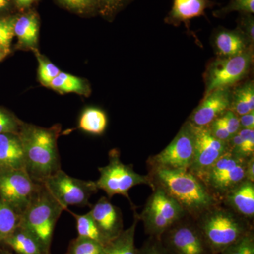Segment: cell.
<instances>
[{
    "label": "cell",
    "mask_w": 254,
    "mask_h": 254,
    "mask_svg": "<svg viewBox=\"0 0 254 254\" xmlns=\"http://www.w3.org/2000/svg\"><path fill=\"white\" fill-rule=\"evenodd\" d=\"M148 175L153 185L152 190L157 187L163 190L194 220L205 210L221 203L190 171L149 169Z\"/></svg>",
    "instance_id": "1"
},
{
    "label": "cell",
    "mask_w": 254,
    "mask_h": 254,
    "mask_svg": "<svg viewBox=\"0 0 254 254\" xmlns=\"http://www.w3.org/2000/svg\"><path fill=\"white\" fill-rule=\"evenodd\" d=\"M60 128L23 123L18 136L24 154L25 170L35 183L43 184L61 170L58 148Z\"/></svg>",
    "instance_id": "2"
},
{
    "label": "cell",
    "mask_w": 254,
    "mask_h": 254,
    "mask_svg": "<svg viewBox=\"0 0 254 254\" xmlns=\"http://www.w3.org/2000/svg\"><path fill=\"white\" fill-rule=\"evenodd\" d=\"M194 220L214 254H220L254 230L252 222L222 203L205 210Z\"/></svg>",
    "instance_id": "3"
},
{
    "label": "cell",
    "mask_w": 254,
    "mask_h": 254,
    "mask_svg": "<svg viewBox=\"0 0 254 254\" xmlns=\"http://www.w3.org/2000/svg\"><path fill=\"white\" fill-rule=\"evenodd\" d=\"M64 210L44 185L38 184L29 203L21 213L19 226L38 241L45 254H51L55 225Z\"/></svg>",
    "instance_id": "4"
},
{
    "label": "cell",
    "mask_w": 254,
    "mask_h": 254,
    "mask_svg": "<svg viewBox=\"0 0 254 254\" xmlns=\"http://www.w3.org/2000/svg\"><path fill=\"white\" fill-rule=\"evenodd\" d=\"M100 177L95 181L98 190H104L108 198L115 195H124L129 200L134 210L128 195V191L137 185H145L153 187L148 175H140L133 170V165H126L122 162L120 153L114 149L109 153V163L104 167L98 168Z\"/></svg>",
    "instance_id": "5"
},
{
    "label": "cell",
    "mask_w": 254,
    "mask_h": 254,
    "mask_svg": "<svg viewBox=\"0 0 254 254\" xmlns=\"http://www.w3.org/2000/svg\"><path fill=\"white\" fill-rule=\"evenodd\" d=\"M186 216V212L176 200L154 187L138 218L143 222L145 233L160 238L164 232Z\"/></svg>",
    "instance_id": "6"
},
{
    "label": "cell",
    "mask_w": 254,
    "mask_h": 254,
    "mask_svg": "<svg viewBox=\"0 0 254 254\" xmlns=\"http://www.w3.org/2000/svg\"><path fill=\"white\" fill-rule=\"evenodd\" d=\"M249 158L239 156L228 150L199 180L209 191L221 202L227 192L245 181L246 167Z\"/></svg>",
    "instance_id": "7"
},
{
    "label": "cell",
    "mask_w": 254,
    "mask_h": 254,
    "mask_svg": "<svg viewBox=\"0 0 254 254\" xmlns=\"http://www.w3.org/2000/svg\"><path fill=\"white\" fill-rule=\"evenodd\" d=\"M253 61V47L237 56L213 60L205 73V96L214 90L229 88L243 79L250 71Z\"/></svg>",
    "instance_id": "8"
},
{
    "label": "cell",
    "mask_w": 254,
    "mask_h": 254,
    "mask_svg": "<svg viewBox=\"0 0 254 254\" xmlns=\"http://www.w3.org/2000/svg\"><path fill=\"white\" fill-rule=\"evenodd\" d=\"M194 155L193 127L187 121L170 144L148 158L149 169L189 171Z\"/></svg>",
    "instance_id": "9"
},
{
    "label": "cell",
    "mask_w": 254,
    "mask_h": 254,
    "mask_svg": "<svg viewBox=\"0 0 254 254\" xmlns=\"http://www.w3.org/2000/svg\"><path fill=\"white\" fill-rule=\"evenodd\" d=\"M55 200L66 210L68 206H91L89 199L98 191L95 182L74 178L58 170L43 183Z\"/></svg>",
    "instance_id": "10"
},
{
    "label": "cell",
    "mask_w": 254,
    "mask_h": 254,
    "mask_svg": "<svg viewBox=\"0 0 254 254\" xmlns=\"http://www.w3.org/2000/svg\"><path fill=\"white\" fill-rule=\"evenodd\" d=\"M160 239L170 254H214L194 219L188 215L164 232Z\"/></svg>",
    "instance_id": "11"
},
{
    "label": "cell",
    "mask_w": 254,
    "mask_h": 254,
    "mask_svg": "<svg viewBox=\"0 0 254 254\" xmlns=\"http://www.w3.org/2000/svg\"><path fill=\"white\" fill-rule=\"evenodd\" d=\"M193 127L194 155L189 171L200 179L222 155L228 151V143L214 138L208 127Z\"/></svg>",
    "instance_id": "12"
},
{
    "label": "cell",
    "mask_w": 254,
    "mask_h": 254,
    "mask_svg": "<svg viewBox=\"0 0 254 254\" xmlns=\"http://www.w3.org/2000/svg\"><path fill=\"white\" fill-rule=\"evenodd\" d=\"M38 184L25 170L0 173V197L20 214L31 200Z\"/></svg>",
    "instance_id": "13"
},
{
    "label": "cell",
    "mask_w": 254,
    "mask_h": 254,
    "mask_svg": "<svg viewBox=\"0 0 254 254\" xmlns=\"http://www.w3.org/2000/svg\"><path fill=\"white\" fill-rule=\"evenodd\" d=\"M232 91L229 88H218L205 95L200 105L187 121L195 127H208L214 120L230 110Z\"/></svg>",
    "instance_id": "14"
},
{
    "label": "cell",
    "mask_w": 254,
    "mask_h": 254,
    "mask_svg": "<svg viewBox=\"0 0 254 254\" xmlns=\"http://www.w3.org/2000/svg\"><path fill=\"white\" fill-rule=\"evenodd\" d=\"M88 213L108 242L123 232L124 225L121 210L114 205L106 197H101L91 206Z\"/></svg>",
    "instance_id": "15"
},
{
    "label": "cell",
    "mask_w": 254,
    "mask_h": 254,
    "mask_svg": "<svg viewBox=\"0 0 254 254\" xmlns=\"http://www.w3.org/2000/svg\"><path fill=\"white\" fill-rule=\"evenodd\" d=\"M212 41L214 51L218 58L237 56L254 46L237 28L235 30L218 28L213 33Z\"/></svg>",
    "instance_id": "16"
},
{
    "label": "cell",
    "mask_w": 254,
    "mask_h": 254,
    "mask_svg": "<svg viewBox=\"0 0 254 254\" xmlns=\"http://www.w3.org/2000/svg\"><path fill=\"white\" fill-rule=\"evenodd\" d=\"M221 203L237 215L252 222L254 217V182L245 180L227 192Z\"/></svg>",
    "instance_id": "17"
},
{
    "label": "cell",
    "mask_w": 254,
    "mask_h": 254,
    "mask_svg": "<svg viewBox=\"0 0 254 254\" xmlns=\"http://www.w3.org/2000/svg\"><path fill=\"white\" fill-rule=\"evenodd\" d=\"M25 170L24 154L18 134H0V173Z\"/></svg>",
    "instance_id": "18"
},
{
    "label": "cell",
    "mask_w": 254,
    "mask_h": 254,
    "mask_svg": "<svg viewBox=\"0 0 254 254\" xmlns=\"http://www.w3.org/2000/svg\"><path fill=\"white\" fill-rule=\"evenodd\" d=\"M213 5L210 0H173V6L165 18V23L180 26L192 18L205 16V10Z\"/></svg>",
    "instance_id": "19"
},
{
    "label": "cell",
    "mask_w": 254,
    "mask_h": 254,
    "mask_svg": "<svg viewBox=\"0 0 254 254\" xmlns=\"http://www.w3.org/2000/svg\"><path fill=\"white\" fill-rule=\"evenodd\" d=\"M39 22L34 13H28L16 18L14 36L17 37L20 46L34 48L38 41Z\"/></svg>",
    "instance_id": "20"
},
{
    "label": "cell",
    "mask_w": 254,
    "mask_h": 254,
    "mask_svg": "<svg viewBox=\"0 0 254 254\" xmlns=\"http://www.w3.org/2000/svg\"><path fill=\"white\" fill-rule=\"evenodd\" d=\"M2 245L16 254H45L38 241L20 226L4 240Z\"/></svg>",
    "instance_id": "21"
},
{
    "label": "cell",
    "mask_w": 254,
    "mask_h": 254,
    "mask_svg": "<svg viewBox=\"0 0 254 254\" xmlns=\"http://www.w3.org/2000/svg\"><path fill=\"white\" fill-rule=\"evenodd\" d=\"M138 221V214L134 211V221L131 226L105 245L107 254H138V249L135 246V233Z\"/></svg>",
    "instance_id": "22"
},
{
    "label": "cell",
    "mask_w": 254,
    "mask_h": 254,
    "mask_svg": "<svg viewBox=\"0 0 254 254\" xmlns=\"http://www.w3.org/2000/svg\"><path fill=\"white\" fill-rule=\"evenodd\" d=\"M230 110L238 116L254 110V84L253 81H247L232 91Z\"/></svg>",
    "instance_id": "23"
},
{
    "label": "cell",
    "mask_w": 254,
    "mask_h": 254,
    "mask_svg": "<svg viewBox=\"0 0 254 254\" xmlns=\"http://www.w3.org/2000/svg\"><path fill=\"white\" fill-rule=\"evenodd\" d=\"M108 125L106 114L95 108H86L80 117L78 128L87 133L101 135Z\"/></svg>",
    "instance_id": "24"
},
{
    "label": "cell",
    "mask_w": 254,
    "mask_h": 254,
    "mask_svg": "<svg viewBox=\"0 0 254 254\" xmlns=\"http://www.w3.org/2000/svg\"><path fill=\"white\" fill-rule=\"evenodd\" d=\"M21 214L0 197V246L20 225Z\"/></svg>",
    "instance_id": "25"
},
{
    "label": "cell",
    "mask_w": 254,
    "mask_h": 254,
    "mask_svg": "<svg viewBox=\"0 0 254 254\" xmlns=\"http://www.w3.org/2000/svg\"><path fill=\"white\" fill-rule=\"evenodd\" d=\"M66 210L76 219L78 237L95 241L104 246L108 243V241L105 240V237L102 235L89 213L84 215H78L70 211L68 209Z\"/></svg>",
    "instance_id": "26"
},
{
    "label": "cell",
    "mask_w": 254,
    "mask_h": 254,
    "mask_svg": "<svg viewBox=\"0 0 254 254\" xmlns=\"http://www.w3.org/2000/svg\"><path fill=\"white\" fill-rule=\"evenodd\" d=\"M49 86L62 93H76L86 95L89 91L88 85L83 80L64 72H60V74L52 81Z\"/></svg>",
    "instance_id": "27"
},
{
    "label": "cell",
    "mask_w": 254,
    "mask_h": 254,
    "mask_svg": "<svg viewBox=\"0 0 254 254\" xmlns=\"http://www.w3.org/2000/svg\"><path fill=\"white\" fill-rule=\"evenodd\" d=\"M64 254H108L105 246L95 242L77 237L70 242Z\"/></svg>",
    "instance_id": "28"
},
{
    "label": "cell",
    "mask_w": 254,
    "mask_h": 254,
    "mask_svg": "<svg viewBox=\"0 0 254 254\" xmlns=\"http://www.w3.org/2000/svg\"><path fill=\"white\" fill-rule=\"evenodd\" d=\"M15 16H0V50L9 54L14 36Z\"/></svg>",
    "instance_id": "29"
},
{
    "label": "cell",
    "mask_w": 254,
    "mask_h": 254,
    "mask_svg": "<svg viewBox=\"0 0 254 254\" xmlns=\"http://www.w3.org/2000/svg\"><path fill=\"white\" fill-rule=\"evenodd\" d=\"M238 11L240 14L254 13V0H230L228 4L214 12L215 17H223L226 15Z\"/></svg>",
    "instance_id": "30"
},
{
    "label": "cell",
    "mask_w": 254,
    "mask_h": 254,
    "mask_svg": "<svg viewBox=\"0 0 254 254\" xmlns=\"http://www.w3.org/2000/svg\"><path fill=\"white\" fill-rule=\"evenodd\" d=\"M218 254H254V230Z\"/></svg>",
    "instance_id": "31"
},
{
    "label": "cell",
    "mask_w": 254,
    "mask_h": 254,
    "mask_svg": "<svg viewBox=\"0 0 254 254\" xmlns=\"http://www.w3.org/2000/svg\"><path fill=\"white\" fill-rule=\"evenodd\" d=\"M22 124L14 114L0 107V134H18Z\"/></svg>",
    "instance_id": "32"
},
{
    "label": "cell",
    "mask_w": 254,
    "mask_h": 254,
    "mask_svg": "<svg viewBox=\"0 0 254 254\" xmlns=\"http://www.w3.org/2000/svg\"><path fill=\"white\" fill-rule=\"evenodd\" d=\"M38 76L42 84L49 86L52 81L56 78L61 72L59 68L57 67L53 63L46 59H43L41 55H38Z\"/></svg>",
    "instance_id": "33"
},
{
    "label": "cell",
    "mask_w": 254,
    "mask_h": 254,
    "mask_svg": "<svg viewBox=\"0 0 254 254\" xmlns=\"http://www.w3.org/2000/svg\"><path fill=\"white\" fill-rule=\"evenodd\" d=\"M131 0H98V9L100 14L111 18Z\"/></svg>",
    "instance_id": "34"
},
{
    "label": "cell",
    "mask_w": 254,
    "mask_h": 254,
    "mask_svg": "<svg viewBox=\"0 0 254 254\" xmlns=\"http://www.w3.org/2000/svg\"><path fill=\"white\" fill-rule=\"evenodd\" d=\"M138 254H170L158 237H150L138 249Z\"/></svg>",
    "instance_id": "35"
},
{
    "label": "cell",
    "mask_w": 254,
    "mask_h": 254,
    "mask_svg": "<svg viewBox=\"0 0 254 254\" xmlns=\"http://www.w3.org/2000/svg\"><path fill=\"white\" fill-rule=\"evenodd\" d=\"M238 26L237 28L247 39L250 41L251 44L254 45V17L253 14H240L238 18Z\"/></svg>",
    "instance_id": "36"
},
{
    "label": "cell",
    "mask_w": 254,
    "mask_h": 254,
    "mask_svg": "<svg viewBox=\"0 0 254 254\" xmlns=\"http://www.w3.org/2000/svg\"><path fill=\"white\" fill-rule=\"evenodd\" d=\"M65 6L78 12H88L98 9V0H60Z\"/></svg>",
    "instance_id": "37"
},
{
    "label": "cell",
    "mask_w": 254,
    "mask_h": 254,
    "mask_svg": "<svg viewBox=\"0 0 254 254\" xmlns=\"http://www.w3.org/2000/svg\"><path fill=\"white\" fill-rule=\"evenodd\" d=\"M208 127L210 134L219 141L228 143L232 137L227 130V127H225V124L223 123L221 118L214 120Z\"/></svg>",
    "instance_id": "38"
},
{
    "label": "cell",
    "mask_w": 254,
    "mask_h": 254,
    "mask_svg": "<svg viewBox=\"0 0 254 254\" xmlns=\"http://www.w3.org/2000/svg\"><path fill=\"white\" fill-rule=\"evenodd\" d=\"M221 118L227 130L230 132L232 136H235L241 129L240 119L237 114L228 110L222 115Z\"/></svg>",
    "instance_id": "39"
},
{
    "label": "cell",
    "mask_w": 254,
    "mask_h": 254,
    "mask_svg": "<svg viewBox=\"0 0 254 254\" xmlns=\"http://www.w3.org/2000/svg\"><path fill=\"white\" fill-rule=\"evenodd\" d=\"M238 133L243 141L247 157L250 158L253 156L254 155V129L241 128Z\"/></svg>",
    "instance_id": "40"
},
{
    "label": "cell",
    "mask_w": 254,
    "mask_h": 254,
    "mask_svg": "<svg viewBox=\"0 0 254 254\" xmlns=\"http://www.w3.org/2000/svg\"><path fill=\"white\" fill-rule=\"evenodd\" d=\"M241 128L254 129V110L246 115L239 116Z\"/></svg>",
    "instance_id": "41"
},
{
    "label": "cell",
    "mask_w": 254,
    "mask_h": 254,
    "mask_svg": "<svg viewBox=\"0 0 254 254\" xmlns=\"http://www.w3.org/2000/svg\"><path fill=\"white\" fill-rule=\"evenodd\" d=\"M245 176L247 181L254 182V155L247 160Z\"/></svg>",
    "instance_id": "42"
},
{
    "label": "cell",
    "mask_w": 254,
    "mask_h": 254,
    "mask_svg": "<svg viewBox=\"0 0 254 254\" xmlns=\"http://www.w3.org/2000/svg\"><path fill=\"white\" fill-rule=\"evenodd\" d=\"M11 0H0V14H4L9 9Z\"/></svg>",
    "instance_id": "43"
},
{
    "label": "cell",
    "mask_w": 254,
    "mask_h": 254,
    "mask_svg": "<svg viewBox=\"0 0 254 254\" xmlns=\"http://www.w3.org/2000/svg\"><path fill=\"white\" fill-rule=\"evenodd\" d=\"M15 4L20 8H26L31 6L36 0H14Z\"/></svg>",
    "instance_id": "44"
},
{
    "label": "cell",
    "mask_w": 254,
    "mask_h": 254,
    "mask_svg": "<svg viewBox=\"0 0 254 254\" xmlns=\"http://www.w3.org/2000/svg\"><path fill=\"white\" fill-rule=\"evenodd\" d=\"M0 254H16L4 245L0 246Z\"/></svg>",
    "instance_id": "45"
},
{
    "label": "cell",
    "mask_w": 254,
    "mask_h": 254,
    "mask_svg": "<svg viewBox=\"0 0 254 254\" xmlns=\"http://www.w3.org/2000/svg\"><path fill=\"white\" fill-rule=\"evenodd\" d=\"M8 55H9L8 53H5V52L1 51V50H0V63H1V62L2 61V60H4Z\"/></svg>",
    "instance_id": "46"
}]
</instances>
